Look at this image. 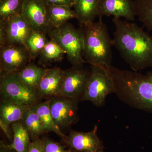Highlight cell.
<instances>
[{"instance_id": "1", "label": "cell", "mask_w": 152, "mask_h": 152, "mask_svg": "<svg viewBox=\"0 0 152 152\" xmlns=\"http://www.w3.org/2000/svg\"><path fill=\"white\" fill-rule=\"evenodd\" d=\"M113 46L135 72L152 67V36L133 22L113 18Z\"/></svg>"}, {"instance_id": "2", "label": "cell", "mask_w": 152, "mask_h": 152, "mask_svg": "<svg viewBox=\"0 0 152 152\" xmlns=\"http://www.w3.org/2000/svg\"><path fill=\"white\" fill-rule=\"evenodd\" d=\"M103 68L112 79L115 94L134 108L152 113V70L145 75L110 65Z\"/></svg>"}, {"instance_id": "3", "label": "cell", "mask_w": 152, "mask_h": 152, "mask_svg": "<svg viewBox=\"0 0 152 152\" xmlns=\"http://www.w3.org/2000/svg\"><path fill=\"white\" fill-rule=\"evenodd\" d=\"M81 26L84 43L83 55L86 63L101 67L111 65L113 42L102 18L98 22Z\"/></svg>"}, {"instance_id": "4", "label": "cell", "mask_w": 152, "mask_h": 152, "mask_svg": "<svg viewBox=\"0 0 152 152\" xmlns=\"http://www.w3.org/2000/svg\"><path fill=\"white\" fill-rule=\"evenodd\" d=\"M48 35L66 52L68 61L73 67H83L86 62L83 55L84 43L82 26L77 28L72 24L66 23L58 27L52 28Z\"/></svg>"}, {"instance_id": "5", "label": "cell", "mask_w": 152, "mask_h": 152, "mask_svg": "<svg viewBox=\"0 0 152 152\" xmlns=\"http://www.w3.org/2000/svg\"><path fill=\"white\" fill-rule=\"evenodd\" d=\"M0 94L1 99L31 107L41 101L37 91L22 83L16 73L1 72Z\"/></svg>"}, {"instance_id": "6", "label": "cell", "mask_w": 152, "mask_h": 152, "mask_svg": "<svg viewBox=\"0 0 152 152\" xmlns=\"http://www.w3.org/2000/svg\"><path fill=\"white\" fill-rule=\"evenodd\" d=\"M115 92L113 81L103 68L91 65V73L81 102L89 101L100 107L104 105L107 96Z\"/></svg>"}, {"instance_id": "7", "label": "cell", "mask_w": 152, "mask_h": 152, "mask_svg": "<svg viewBox=\"0 0 152 152\" xmlns=\"http://www.w3.org/2000/svg\"><path fill=\"white\" fill-rule=\"evenodd\" d=\"M80 101L64 96H59L50 99V107L56 124L62 131L70 128L77 122L79 118Z\"/></svg>"}, {"instance_id": "8", "label": "cell", "mask_w": 152, "mask_h": 152, "mask_svg": "<svg viewBox=\"0 0 152 152\" xmlns=\"http://www.w3.org/2000/svg\"><path fill=\"white\" fill-rule=\"evenodd\" d=\"M32 31L21 15L0 21V46L7 45H25L27 38Z\"/></svg>"}, {"instance_id": "9", "label": "cell", "mask_w": 152, "mask_h": 152, "mask_svg": "<svg viewBox=\"0 0 152 152\" xmlns=\"http://www.w3.org/2000/svg\"><path fill=\"white\" fill-rule=\"evenodd\" d=\"M32 60L25 45H7L0 46V72L17 73Z\"/></svg>"}, {"instance_id": "10", "label": "cell", "mask_w": 152, "mask_h": 152, "mask_svg": "<svg viewBox=\"0 0 152 152\" xmlns=\"http://www.w3.org/2000/svg\"><path fill=\"white\" fill-rule=\"evenodd\" d=\"M97 132V125L86 132L71 130L62 140V143L77 152H104L103 142L98 137Z\"/></svg>"}, {"instance_id": "11", "label": "cell", "mask_w": 152, "mask_h": 152, "mask_svg": "<svg viewBox=\"0 0 152 152\" xmlns=\"http://www.w3.org/2000/svg\"><path fill=\"white\" fill-rule=\"evenodd\" d=\"M45 0H24L21 15L33 31L48 34L50 29Z\"/></svg>"}, {"instance_id": "12", "label": "cell", "mask_w": 152, "mask_h": 152, "mask_svg": "<svg viewBox=\"0 0 152 152\" xmlns=\"http://www.w3.org/2000/svg\"><path fill=\"white\" fill-rule=\"evenodd\" d=\"M91 71L83 67H72L64 70V78L60 96L81 102L85 92Z\"/></svg>"}, {"instance_id": "13", "label": "cell", "mask_w": 152, "mask_h": 152, "mask_svg": "<svg viewBox=\"0 0 152 152\" xmlns=\"http://www.w3.org/2000/svg\"><path fill=\"white\" fill-rule=\"evenodd\" d=\"M64 78V70L60 68L47 69L37 89L39 98L47 100L60 96Z\"/></svg>"}, {"instance_id": "14", "label": "cell", "mask_w": 152, "mask_h": 152, "mask_svg": "<svg viewBox=\"0 0 152 152\" xmlns=\"http://www.w3.org/2000/svg\"><path fill=\"white\" fill-rule=\"evenodd\" d=\"M103 16L124 18L126 20L134 21L136 17L134 0H100L98 17Z\"/></svg>"}, {"instance_id": "15", "label": "cell", "mask_w": 152, "mask_h": 152, "mask_svg": "<svg viewBox=\"0 0 152 152\" xmlns=\"http://www.w3.org/2000/svg\"><path fill=\"white\" fill-rule=\"evenodd\" d=\"M100 0H75L74 11L81 26L94 22L98 17Z\"/></svg>"}, {"instance_id": "16", "label": "cell", "mask_w": 152, "mask_h": 152, "mask_svg": "<svg viewBox=\"0 0 152 152\" xmlns=\"http://www.w3.org/2000/svg\"><path fill=\"white\" fill-rule=\"evenodd\" d=\"M32 107L1 99L0 119L11 125L21 121L27 111Z\"/></svg>"}, {"instance_id": "17", "label": "cell", "mask_w": 152, "mask_h": 152, "mask_svg": "<svg viewBox=\"0 0 152 152\" xmlns=\"http://www.w3.org/2000/svg\"><path fill=\"white\" fill-rule=\"evenodd\" d=\"M39 117L45 133L53 132L64 140L65 134L63 133L56 124L53 119L50 107V99L40 102L32 107Z\"/></svg>"}, {"instance_id": "18", "label": "cell", "mask_w": 152, "mask_h": 152, "mask_svg": "<svg viewBox=\"0 0 152 152\" xmlns=\"http://www.w3.org/2000/svg\"><path fill=\"white\" fill-rule=\"evenodd\" d=\"M47 69L31 63L16 74L22 83L37 91L39 83Z\"/></svg>"}, {"instance_id": "19", "label": "cell", "mask_w": 152, "mask_h": 152, "mask_svg": "<svg viewBox=\"0 0 152 152\" xmlns=\"http://www.w3.org/2000/svg\"><path fill=\"white\" fill-rule=\"evenodd\" d=\"M48 9L50 29L52 28L58 27L67 23L71 19H77L75 12L69 7L48 5Z\"/></svg>"}, {"instance_id": "20", "label": "cell", "mask_w": 152, "mask_h": 152, "mask_svg": "<svg viewBox=\"0 0 152 152\" xmlns=\"http://www.w3.org/2000/svg\"><path fill=\"white\" fill-rule=\"evenodd\" d=\"M11 126L13 132V139L8 146L17 152H27L31 139L22 121L12 124Z\"/></svg>"}, {"instance_id": "21", "label": "cell", "mask_w": 152, "mask_h": 152, "mask_svg": "<svg viewBox=\"0 0 152 152\" xmlns=\"http://www.w3.org/2000/svg\"><path fill=\"white\" fill-rule=\"evenodd\" d=\"M32 107L27 111L21 121L28 133L30 139L33 141L46 133L39 117Z\"/></svg>"}, {"instance_id": "22", "label": "cell", "mask_w": 152, "mask_h": 152, "mask_svg": "<svg viewBox=\"0 0 152 152\" xmlns=\"http://www.w3.org/2000/svg\"><path fill=\"white\" fill-rule=\"evenodd\" d=\"M134 10L139 20L152 31V0H134Z\"/></svg>"}, {"instance_id": "23", "label": "cell", "mask_w": 152, "mask_h": 152, "mask_svg": "<svg viewBox=\"0 0 152 152\" xmlns=\"http://www.w3.org/2000/svg\"><path fill=\"white\" fill-rule=\"evenodd\" d=\"M48 40L44 33L33 31L27 38L25 46L27 49L33 60L39 56Z\"/></svg>"}, {"instance_id": "24", "label": "cell", "mask_w": 152, "mask_h": 152, "mask_svg": "<svg viewBox=\"0 0 152 152\" xmlns=\"http://www.w3.org/2000/svg\"><path fill=\"white\" fill-rule=\"evenodd\" d=\"M66 52L55 41L51 40L48 42L39 55V62L42 64H47L59 61L62 59Z\"/></svg>"}, {"instance_id": "25", "label": "cell", "mask_w": 152, "mask_h": 152, "mask_svg": "<svg viewBox=\"0 0 152 152\" xmlns=\"http://www.w3.org/2000/svg\"><path fill=\"white\" fill-rule=\"evenodd\" d=\"M24 0H0V21L21 15Z\"/></svg>"}, {"instance_id": "26", "label": "cell", "mask_w": 152, "mask_h": 152, "mask_svg": "<svg viewBox=\"0 0 152 152\" xmlns=\"http://www.w3.org/2000/svg\"><path fill=\"white\" fill-rule=\"evenodd\" d=\"M42 139L45 152H77L71 148L66 149L64 146L47 137Z\"/></svg>"}, {"instance_id": "27", "label": "cell", "mask_w": 152, "mask_h": 152, "mask_svg": "<svg viewBox=\"0 0 152 152\" xmlns=\"http://www.w3.org/2000/svg\"><path fill=\"white\" fill-rule=\"evenodd\" d=\"M27 152H45L42 138H39L31 142Z\"/></svg>"}, {"instance_id": "28", "label": "cell", "mask_w": 152, "mask_h": 152, "mask_svg": "<svg viewBox=\"0 0 152 152\" xmlns=\"http://www.w3.org/2000/svg\"><path fill=\"white\" fill-rule=\"evenodd\" d=\"M0 127L8 140L12 142L13 139V132L11 125L4 122L0 119Z\"/></svg>"}, {"instance_id": "29", "label": "cell", "mask_w": 152, "mask_h": 152, "mask_svg": "<svg viewBox=\"0 0 152 152\" xmlns=\"http://www.w3.org/2000/svg\"><path fill=\"white\" fill-rule=\"evenodd\" d=\"M48 5L63 6L73 7L75 0H45Z\"/></svg>"}, {"instance_id": "30", "label": "cell", "mask_w": 152, "mask_h": 152, "mask_svg": "<svg viewBox=\"0 0 152 152\" xmlns=\"http://www.w3.org/2000/svg\"><path fill=\"white\" fill-rule=\"evenodd\" d=\"M0 152H17L12 149L10 148L4 143L1 140L0 142Z\"/></svg>"}]
</instances>
